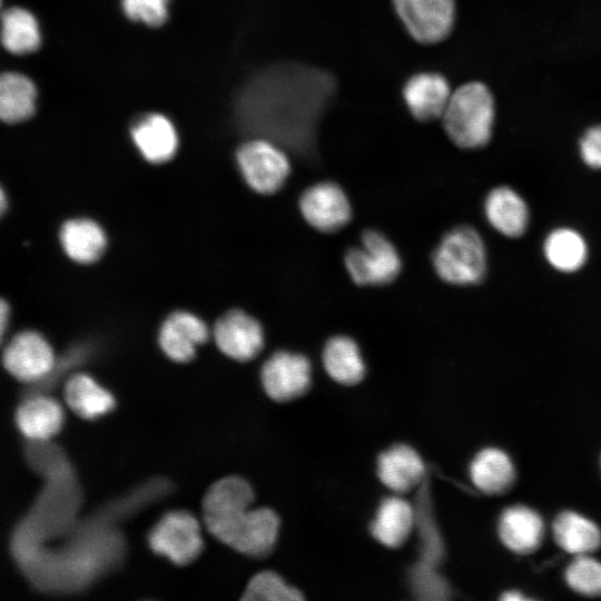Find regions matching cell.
I'll return each instance as SVG.
<instances>
[{"label":"cell","instance_id":"cell-1","mask_svg":"<svg viewBox=\"0 0 601 601\" xmlns=\"http://www.w3.org/2000/svg\"><path fill=\"white\" fill-rule=\"evenodd\" d=\"M335 88V79L325 70L296 62L277 63L248 83L238 111L264 138L306 146Z\"/></svg>","mask_w":601,"mask_h":601},{"label":"cell","instance_id":"cell-2","mask_svg":"<svg viewBox=\"0 0 601 601\" xmlns=\"http://www.w3.org/2000/svg\"><path fill=\"white\" fill-rule=\"evenodd\" d=\"M253 501L246 480L220 479L205 494L204 519L209 532L226 545L248 556L266 558L276 545L280 520L272 509H249Z\"/></svg>","mask_w":601,"mask_h":601},{"label":"cell","instance_id":"cell-3","mask_svg":"<svg viewBox=\"0 0 601 601\" xmlns=\"http://www.w3.org/2000/svg\"><path fill=\"white\" fill-rule=\"evenodd\" d=\"M494 118L495 104L491 90L481 81H470L452 92L441 119L454 145L477 149L491 140Z\"/></svg>","mask_w":601,"mask_h":601},{"label":"cell","instance_id":"cell-4","mask_svg":"<svg viewBox=\"0 0 601 601\" xmlns=\"http://www.w3.org/2000/svg\"><path fill=\"white\" fill-rule=\"evenodd\" d=\"M427 477L420 485L415 497L420 551L416 561L407 570V583L415 599L439 600L447 597L449 589L437 568L443 556V543L432 513Z\"/></svg>","mask_w":601,"mask_h":601},{"label":"cell","instance_id":"cell-5","mask_svg":"<svg viewBox=\"0 0 601 601\" xmlns=\"http://www.w3.org/2000/svg\"><path fill=\"white\" fill-rule=\"evenodd\" d=\"M432 264L437 276L451 285L479 284L486 274V248L481 235L471 226L450 229L437 244Z\"/></svg>","mask_w":601,"mask_h":601},{"label":"cell","instance_id":"cell-6","mask_svg":"<svg viewBox=\"0 0 601 601\" xmlns=\"http://www.w3.org/2000/svg\"><path fill=\"white\" fill-rule=\"evenodd\" d=\"M344 264L351 279L359 286H382L392 283L402 268L401 256L382 233L368 229L359 245L347 250Z\"/></svg>","mask_w":601,"mask_h":601},{"label":"cell","instance_id":"cell-7","mask_svg":"<svg viewBox=\"0 0 601 601\" xmlns=\"http://www.w3.org/2000/svg\"><path fill=\"white\" fill-rule=\"evenodd\" d=\"M236 160L245 183L262 195L277 193L290 174V162L283 148L264 137L243 144Z\"/></svg>","mask_w":601,"mask_h":601},{"label":"cell","instance_id":"cell-8","mask_svg":"<svg viewBox=\"0 0 601 601\" xmlns=\"http://www.w3.org/2000/svg\"><path fill=\"white\" fill-rule=\"evenodd\" d=\"M148 540L156 553L178 565L190 563L203 550L199 524L190 513L184 511L164 515L151 529Z\"/></svg>","mask_w":601,"mask_h":601},{"label":"cell","instance_id":"cell-9","mask_svg":"<svg viewBox=\"0 0 601 601\" xmlns=\"http://www.w3.org/2000/svg\"><path fill=\"white\" fill-rule=\"evenodd\" d=\"M393 6L410 36L420 43H437L453 29L455 0H393Z\"/></svg>","mask_w":601,"mask_h":601},{"label":"cell","instance_id":"cell-10","mask_svg":"<svg viewBox=\"0 0 601 601\" xmlns=\"http://www.w3.org/2000/svg\"><path fill=\"white\" fill-rule=\"evenodd\" d=\"M260 378L266 394L273 401L289 402L309 390L312 365L300 353L278 351L263 364Z\"/></svg>","mask_w":601,"mask_h":601},{"label":"cell","instance_id":"cell-11","mask_svg":"<svg viewBox=\"0 0 601 601\" xmlns=\"http://www.w3.org/2000/svg\"><path fill=\"white\" fill-rule=\"evenodd\" d=\"M298 207L306 223L322 233H335L352 218L349 199L334 181H321L305 189Z\"/></svg>","mask_w":601,"mask_h":601},{"label":"cell","instance_id":"cell-12","mask_svg":"<svg viewBox=\"0 0 601 601\" xmlns=\"http://www.w3.org/2000/svg\"><path fill=\"white\" fill-rule=\"evenodd\" d=\"M214 338L225 355L239 362L255 358L265 344L262 324L242 309H230L217 319Z\"/></svg>","mask_w":601,"mask_h":601},{"label":"cell","instance_id":"cell-13","mask_svg":"<svg viewBox=\"0 0 601 601\" xmlns=\"http://www.w3.org/2000/svg\"><path fill=\"white\" fill-rule=\"evenodd\" d=\"M2 359L6 370L23 382L43 378L55 365L50 344L36 331H23L14 335L4 348Z\"/></svg>","mask_w":601,"mask_h":601},{"label":"cell","instance_id":"cell-14","mask_svg":"<svg viewBox=\"0 0 601 601\" xmlns=\"http://www.w3.org/2000/svg\"><path fill=\"white\" fill-rule=\"evenodd\" d=\"M209 331L206 323L193 313L177 311L162 323L159 344L162 352L173 361H191L197 347L207 342Z\"/></svg>","mask_w":601,"mask_h":601},{"label":"cell","instance_id":"cell-15","mask_svg":"<svg viewBox=\"0 0 601 601\" xmlns=\"http://www.w3.org/2000/svg\"><path fill=\"white\" fill-rule=\"evenodd\" d=\"M449 81L436 72H420L407 79L403 98L411 115L418 121L442 118L451 98Z\"/></svg>","mask_w":601,"mask_h":601},{"label":"cell","instance_id":"cell-16","mask_svg":"<svg viewBox=\"0 0 601 601\" xmlns=\"http://www.w3.org/2000/svg\"><path fill=\"white\" fill-rule=\"evenodd\" d=\"M377 476L395 493L418 487L426 479V467L420 454L410 445L395 444L377 457Z\"/></svg>","mask_w":601,"mask_h":601},{"label":"cell","instance_id":"cell-17","mask_svg":"<svg viewBox=\"0 0 601 601\" xmlns=\"http://www.w3.org/2000/svg\"><path fill=\"white\" fill-rule=\"evenodd\" d=\"M484 214L497 233L510 238L522 236L530 219L525 200L508 186L490 190L484 200Z\"/></svg>","mask_w":601,"mask_h":601},{"label":"cell","instance_id":"cell-18","mask_svg":"<svg viewBox=\"0 0 601 601\" xmlns=\"http://www.w3.org/2000/svg\"><path fill=\"white\" fill-rule=\"evenodd\" d=\"M131 137L141 156L151 164L170 160L178 148L174 125L160 114H150L139 119L131 128Z\"/></svg>","mask_w":601,"mask_h":601},{"label":"cell","instance_id":"cell-19","mask_svg":"<svg viewBox=\"0 0 601 601\" xmlns=\"http://www.w3.org/2000/svg\"><path fill=\"white\" fill-rule=\"evenodd\" d=\"M415 524V506L402 497L388 496L381 502L370 532L381 544L396 549L405 543Z\"/></svg>","mask_w":601,"mask_h":601},{"label":"cell","instance_id":"cell-20","mask_svg":"<svg viewBox=\"0 0 601 601\" xmlns=\"http://www.w3.org/2000/svg\"><path fill=\"white\" fill-rule=\"evenodd\" d=\"M59 238L67 256L79 264L97 262L107 247L104 229L89 218L67 220L61 226Z\"/></svg>","mask_w":601,"mask_h":601},{"label":"cell","instance_id":"cell-21","mask_svg":"<svg viewBox=\"0 0 601 601\" xmlns=\"http://www.w3.org/2000/svg\"><path fill=\"white\" fill-rule=\"evenodd\" d=\"M323 365L335 382L353 386L363 381L366 367L357 343L349 336L331 337L323 348Z\"/></svg>","mask_w":601,"mask_h":601},{"label":"cell","instance_id":"cell-22","mask_svg":"<svg viewBox=\"0 0 601 601\" xmlns=\"http://www.w3.org/2000/svg\"><path fill=\"white\" fill-rule=\"evenodd\" d=\"M503 543L513 552L525 554L534 551L543 536V522L533 510L516 505L506 509L499 522Z\"/></svg>","mask_w":601,"mask_h":601},{"label":"cell","instance_id":"cell-23","mask_svg":"<svg viewBox=\"0 0 601 601\" xmlns=\"http://www.w3.org/2000/svg\"><path fill=\"white\" fill-rule=\"evenodd\" d=\"M19 430L32 441H46L53 436L62 425L63 414L60 405L47 396H32L26 400L16 414Z\"/></svg>","mask_w":601,"mask_h":601},{"label":"cell","instance_id":"cell-24","mask_svg":"<svg viewBox=\"0 0 601 601\" xmlns=\"http://www.w3.org/2000/svg\"><path fill=\"white\" fill-rule=\"evenodd\" d=\"M37 89L24 75L6 72L0 79V117L7 124L29 119L36 109Z\"/></svg>","mask_w":601,"mask_h":601},{"label":"cell","instance_id":"cell-25","mask_svg":"<svg viewBox=\"0 0 601 601\" xmlns=\"http://www.w3.org/2000/svg\"><path fill=\"white\" fill-rule=\"evenodd\" d=\"M65 397L72 411L87 420L107 414L115 406L112 395L91 376L82 373L68 380Z\"/></svg>","mask_w":601,"mask_h":601},{"label":"cell","instance_id":"cell-26","mask_svg":"<svg viewBox=\"0 0 601 601\" xmlns=\"http://www.w3.org/2000/svg\"><path fill=\"white\" fill-rule=\"evenodd\" d=\"M543 253L548 263L562 273H574L587 262L588 245L575 229L560 227L544 239Z\"/></svg>","mask_w":601,"mask_h":601},{"label":"cell","instance_id":"cell-27","mask_svg":"<svg viewBox=\"0 0 601 601\" xmlns=\"http://www.w3.org/2000/svg\"><path fill=\"white\" fill-rule=\"evenodd\" d=\"M470 474L474 485L487 494L503 493L514 481L510 457L497 449L479 452L471 463Z\"/></svg>","mask_w":601,"mask_h":601},{"label":"cell","instance_id":"cell-28","mask_svg":"<svg viewBox=\"0 0 601 601\" xmlns=\"http://www.w3.org/2000/svg\"><path fill=\"white\" fill-rule=\"evenodd\" d=\"M553 533L556 543L564 551L575 555L593 552L601 544L599 528L592 521L571 511L556 516Z\"/></svg>","mask_w":601,"mask_h":601},{"label":"cell","instance_id":"cell-29","mask_svg":"<svg viewBox=\"0 0 601 601\" xmlns=\"http://www.w3.org/2000/svg\"><path fill=\"white\" fill-rule=\"evenodd\" d=\"M2 45L11 53L26 55L36 51L41 42L40 29L35 16L22 8H10L2 13Z\"/></svg>","mask_w":601,"mask_h":601},{"label":"cell","instance_id":"cell-30","mask_svg":"<svg viewBox=\"0 0 601 601\" xmlns=\"http://www.w3.org/2000/svg\"><path fill=\"white\" fill-rule=\"evenodd\" d=\"M243 600L249 601H298L303 593L274 571H262L248 582Z\"/></svg>","mask_w":601,"mask_h":601},{"label":"cell","instance_id":"cell-31","mask_svg":"<svg viewBox=\"0 0 601 601\" xmlns=\"http://www.w3.org/2000/svg\"><path fill=\"white\" fill-rule=\"evenodd\" d=\"M565 579L570 588L580 594L601 595V562L587 554L573 559L566 568Z\"/></svg>","mask_w":601,"mask_h":601},{"label":"cell","instance_id":"cell-32","mask_svg":"<svg viewBox=\"0 0 601 601\" xmlns=\"http://www.w3.org/2000/svg\"><path fill=\"white\" fill-rule=\"evenodd\" d=\"M169 0H121L126 16L149 27H159L168 18Z\"/></svg>","mask_w":601,"mask_h":601},{"label":"cell","instance_id":"cell-33","mask_svg":"<svg viewBox=\"0 0 601 601\" xmlns=\"http://www.w3.org/2000/svg\"><path fill=\"white\" fill-rule=\"evenodd\" d=\"M579 151L583 162L601 169V125L589 127L580 138Z\"/></svg>","mask_w":601,"mask_h":601},{"label":"cell","instance_id":"cell-34","mask_svg":"<svg viewBox=\"0 0 601 601\" xmlns=\"http://www.w3.org/2000/svg\"><path fill=\"white\" fill-rule=\"evenodd\" d=\"M10 321V305L7 303L6 299L1 300L0 305V331L1 336H4L7 326Z\"/></svg>","mask_w":601,"mask_h":601},{"label":"cell","instance_id":"cell-35","mask_svg":"<svg viewBox=\"0 0 601 601\" xmlns=\"http://www.w3.org/2000/svg\"><path fill=\"white\" fill-rule=\"evenodd\" d=\"M502 600L504 601H520V600H528V598L520 592L510 591L505 592L502 597Z\"/></svg>","mask_w":601,"mask_h":601},{"label":"cell","instance_id":"cell-36","mask_svg":"<svg viewBox=\"0 0 601 601\" xmlns=\"http://www.w3.org/2000/svg\"><path fill=\"white\" fill-rule=\"evenodd\" d=\"M0 207H1V211H4L6 208H7V197H6V193H4L3 189L1 190V201H0Z\"/></svg>","mask_w":601,"mask_h":601}]
</instances>
